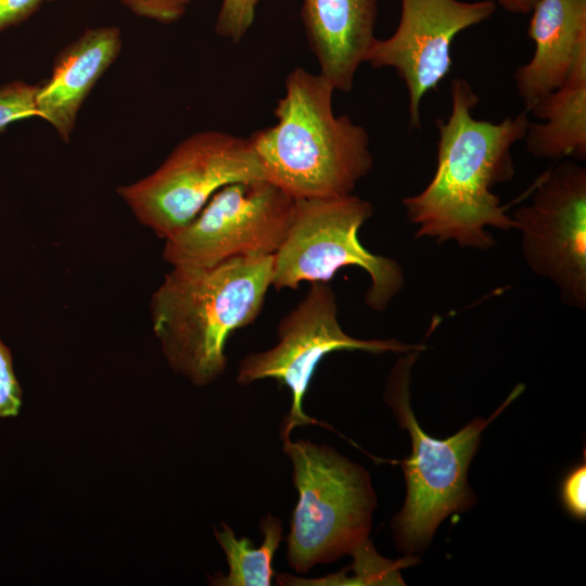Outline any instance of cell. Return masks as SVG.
Instances as JSON below:
<instances>
[{"mask_svg": "<svg viewBox=\"0 0 586 586\" xmlns=\"http://www.w3.org/2000/svg\"><path fill=\"white\" fill-rule=\"evenodd\" d=\"M451 110L438 119L437 164L428 186L402 203L417 238L461 247L489 250L488 228L514 229L492 189L514 175L511 149L524 138L530 118L525 110L499 123L475 119L479 97L463 78L450 85Z\"/></svg>", "mask_w": 586, "mask_h": 586, "instance_id": "6da1fadb", "label": "cell"}, {"mask_svg": "<svg viewBox=\"0 0 586 586\" xmlns=\"http://www.w3.org/2000/svg\"><path fill=\"white\" fill-rule=\"evenodd\" d=\"M335 91L319 73L295 67L276 122L247 137L264 178L295 200L352 194L373 166L365 127L334 113Z\"/></svg>", "mask_w": 586, "mask_h": 586, "instance_id": "7a4b0ae2", "label": "cell"}, {"mask_svg": "<svg viewBox=\"0 0 586 586\" xmlns=\"http://www.w3.org/2000/svg\"><path fill=\"white\" fill-rule=\"evenodd\" d=\"M272 257H235L209 268H173L150 302L154 333L171 369L206 385L227 368L226 344L259 315Z\"/></svg>", "mask_w": 586, "mask_h": 586, "instance_id": "3957f363", "label": "cell"}, {"mask_svg": "<svg viewBox=\"0 0 586 586\" xmlns=\"http://www.w3.org/2000/svg\"><path fill=\"white\" fill-rule=\"evenodd\" d=\"M423 348L403 353L394 365L384 392L400 428L409 432L411 455L402 461L407 496L392 528L397 547L411 556L428 546L440 523L455 512L467 511L475 501L467 475L481 433L521 392L517 386L488 419L476 418L447 440L421 430L410 405L411 368Z\"/></svg>", "mask_w": 586, "mask_h": 586, "instance_id": "277c9868", "label": "cell"}, {"mask_svg": "<svg viewBox=\"0 0 586 586\" xmlns=\"http://www.w3.org/2000/svg\"><path fill=\"white\" fill-rule=\"evenodd\" d=\"M298 493L286 537L296 573L353 555L369 540L377 506L369 473L334 448L281 433Z\"/></svg>", "mask_w": 586, "mask_h": 586, "instance_id": "5b68a950", "label": "cell"}, {"mask_svg": "<svg viewBox=\"0 0 586 586\" xmlns=\"http://www.w3.org/2000/svg\"><path fill=\"white\" fill-rule=\"evenodd\" d=\"M372 214V204L353 193L296 200L289 232L272 257L271 285L295 290L304 281L329 282L340 269L356 266L371 280L366 305L384 311L405 278L396 260L375 255L360 243L358 231Z\"/></svg>", "mask_w": 586, "mask_h": 586, "instance_id": "8992f818", "label": "cell"}, {"mask_svg": "<svg viewBox=\"0 0 586 586\" xmlns=\"http://www.w3.org/2000/svg\"><path fill=\"white\" fill-rule=\"evenodd\" d=\"M257 179L265 178L249 138L204 130L188 136L153 173L117 193L141 225L166 240L221 188Z\"/></svg>", "mask_w": 586, "mask_h": 586, "instance_id": "52a82bcc", "label": "cell"}, {"mask_svg": "<svg viewBox=\"0 0 586 586\" xmlns=\"http://www.w3.org/2000/svg\"><path fill=\"white\" fill-rule=\"evenodd\" d=\"M295 206V199L266 179L227 184L165 240L163 258L173 268L201 269L235 257L271 256L289 232Z\"/></svg>", "mask_w": 586, "mask_h": 586, "instance_id": "ba28073f", "label": "cell"}, {"mask_svg": "<svg viewBox=\"0 0 586 586\" xmlns=\"http://www.w3.org/2000/svg\"><path fill=\"white\" fill-rule=\"evenodd\" d=\"M279 342L271 348L246 355L239 364L237 382L249 385L275 379L291 392V408L283 418L281 433L295 426L322 424L304 412L303 402L316 367L335 351H362L370 354L406 353L425 348L391 340H360L345 333L337 319L336 296L328 282H311L304 300L278 326Z\"/></svg>", "mask_w": 586, "mask_h": 586, "instance_id": "9c48e42d", "label": "cell"}, {"mask_svg": "<svg viewBox=\"0 0 586 586\" xmlns=\"http://www.w3.org/2000/svg\"><path fill=\"white\" fill-rule=\"evenodd\" d=\"M528 267L563 303L586 307V168L563 158L538 179L532 202L511 216Z\"/></svg>", "mask_w": 586, "mask_h": 586, "instance_id": "30bf717a", "label": "cell"}, {"mask_svg": "<svg viewBox=\"0 0 586 586\" xmlns=\"http://www.w3.org/2000/svg\"><path fill=\"white\" fill-rule=\"evenodd\" d=\"M400 18L395 31L375 38L367 58L373 68L392 67L408 93L410 128L421 127L423 97L450 72L451 44L462 30L489 20L494 0H400Z\"/></svg>", "mask_w": 586, "mask_h": 586, "instance_id": "8fae6325", "label": "cell"}, {"mask_svg": "<svg viewBox=\"0 0 586 586\" xmlns=\"http://www.w3.org/2000/svg\"><path fill=\"white\" fill-rule=\"evenodd\" d=\"M301 16L318 73L349 92L377 38L378 0H303Z\"/></svg>", "mask_w": 586, "mask_h": 586, "instance_id": "7c38bea8", "label": "cell"}, {"mask_svg": "<svg viewBox=\"0 0 586 586\" xmlns=\"http://www.w3.org/2000/svg\"><path fill=\"white\" fill-rule=\"evenodd\" d=\"M531 12L535 51L513 74L526 112L564 82L586 44V0H537Z\"/></svg>", "mask_w": 586, "mask_h": 586, "instance_id": "4fadbf2b", "label": "cell"}, {"mask_svg": "<svg viewBox=\"0 0 586 586\" xmlns=\"http://www.w3.org/2000/svg\"><path fill=\"white\" fill-rule=\"evenodd\" d=\"M120 49L119 28L104 26L87 29L55 58L50 78L38 88L36 109L63 141L69 140L81 105Z\"/></svg>", "mask_w": 586, "mask_h": 586, "instance_id": "5bb4252c", "label": "cell"}, {"mask_svg": "<svg viewBox=\"0 0 586 586\" xmlns=\"http://www.w3.org/2000/svg\"><path fill=\"white\" fill-rule=\"evenodd\" d=\"M539 123L528 122L527 152L539 158H586V44L577 52L564 82L530 111Z\"/></svg>", "mask_w": 586, "mask_h": 586, "instance_id": "9a60e30c", "label": "cell"}, {"mask_svg": "<svg viewBox=\"0 0 586 586\" xmlns=\"http://www.w3.org/2000/svg\"><path fill=\"white\" fill-rule=\"evenodd\" d=\"M264 535L263 543L255 547L247 537H237L233 530L221 522V528L215 530V537L224 550L228 574L216 573L209 576L216 586H270L275 571L271 568L273 556L283 539L280 519L266 514L259 522Z\"/></svg>", "mask_w": 586, "mask_h": 586, "instance_id": "2e32d148", "label": "cell"}, {"mask_svg": "<svg viewBox=\"0 0 586 586\" xmlns=\"http://www.w3.org/2000/svg\"><path fill=\"white\" fill-rule=\"evenodd\" d=\"M352 557L353 563L345 570L353 575L342 579L340 585H404L399 570L415 562L411 556L397 561L383 558L370 539Z\"/></svg>", "mask_w": 586, "mask_h": 586, "instance_id": "e0dca14e", "label": "cell"}, {"mask_svg": "<svg viewBox=\"0 0 586 586\" xmlns=\"http://www.w3.org/2000/svg\"><path fill=\"white\" fill-rule=\"evenodd\" d=\"M39 85L13 81L0 86V132L10 124L37 117L36 95Z\"/></svg>", "mask_w": 586, "mask_h": 586, "instance_id": "ac0fdd59", "label": "cell"}, {"mask_svg": "<svg viewBox=\"0 0 586 586\" xmlns=\"http://www.w3.org/2000/svg\"><path fill=\"white\" fill-rule=\"evenodd\" d=\"M260 0H221L215 23L218 36L240 42L251 29Z\"/></svg>", "mask_w": 586, "mask_h": 586, "instance_id": "d6986e66", "label": "cell"}, {"mask_svg": "<svg viewBox=\"0 0 586 586\" xmlns=\"http://www.w3.org/2000/svg\"><path fill=\"white\" fill-rule=\"evenodd\" d=\"M22 396L11 352L0 339V418L17 416L22 407Z\"/></svg>", "mask_w": 586, "mask_h": 586, "instance_id": "ffe728a7", "label": "cell"}, {"mask_svg": "<svg viewBox=\"0 0 586 586\" xmlns=\"http://www.w3.org/2000/svg\"><path fill=\"white\" fill-rule=\"evenodd\" d=\"M133 14L163 24L177 22L194 0H119Z\"/></svg>", "mask_w": 586, "mask_h": 586, "instance_id": "44dd1931", "label": "cell"}, {"mask_svg": "<svg viewBox=\"0 0 586 586\" xmlns=\"http://www.w3.org/2000/svg\"><path fill=\"white\" fill-rule=\"evenodd\" d=\"M561 500L565 510L575 519L586 517V464L573 468L561 484Z\"/></svg>", "mask_w": 586, "mask_h": 586, "instance_id": "7402d4cb", "label": "cell"}, {"mask_svg": "<svg viewBox=\"0 0 586 586\" xmlns=\"http://www.w3.org/2000/svg\"><path fill=\"white\" fill-rule=\"evenodd\" d=\"M43 0H0V31L30 17Z\"/></svg>", "mask_w": 586, "mask_h": 586, "instance_id": "603a6c76", "label": "cell"}, {"mask_svg": "<svg viewBox=\"0 0 586 586\" xmlns=\"http://www.w3.org/2000/svg\"><path fill=\"white\" fill-rule=\"evenodd\" d=\"M537 0H497L508 12L514 14H528Z\"/></svg>", "mask_w": 586, "mask_h": 586, "instance_id": "cb8c5ba5", "label": "cell"}, {"mask_svg": "<svg viewBox=\"0 0 586 586\" xmlns=\"http://www.w3.org/2000/svg\"><path fill=\"white\" fill-rule=\"evenodd\" d=\"M50 1H52V0H50Z\"/></svg>", "mask_w": 586, "mask_h": 586, "instance_id": "d4e9b609", "label": "cell"}]
</instances>
